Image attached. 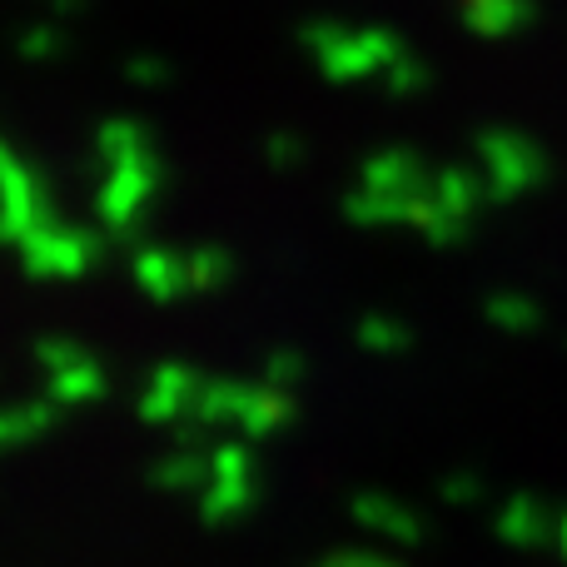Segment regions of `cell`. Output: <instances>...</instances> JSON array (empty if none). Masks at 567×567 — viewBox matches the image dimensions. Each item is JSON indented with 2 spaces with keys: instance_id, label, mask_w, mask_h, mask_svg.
I'll list each match as a JSON object with an SVG mask.
<instances>
[{
  "instance_id": "cell-17",
  "label": "cell",
  "mask_w": 567,
  "mask_h": 567,
  "mask_svg": "<svg viewBox=\"0 0 567 567\" xmlns=\"http://www.w3.org/2000/svg\"><path fill=\"white\" fill-rule=\"evenodd\" d=\"M353 339H359L369 353H383V359H389V353H403V349H409L413 333L399 323V313H363L359 329H353Z\"/></svg>"
},
{
  "instance_id": "cell-1",
  "label": "cell",
  "mask_w": 567,
  "mask_h": 567,
  "mask_svg": "<svg viewBox=\"0 0 567 567\" xmlns=\"http://www.w3.org/2000/svg\"><path fill=\"white\" fill-rule=\"evenodd\" d=\"M95 155L105 165V179H100V195H95V209L105 219V229L115 239H130L140 225V209L155 199L159 179V155L150 150L145 130L130 125V120H110L95 140Z\"/></svg>"
},
{
  "instance_id": "cell-8",
  "label": "cell",
  "mask_w": 567,
  "mask_h": 567,
  "mask_svg": "<svg viewBox=\"0 0 567 567\" xmlns=\"http://www.w3.org/2000/svg\"><path fill=\"white\" fill-rule=\"evenodd\" d=\"M558 523L563 518L543 498L518 493L498 508V538L513 543V548H548V543H558Z\"/></svg>"
},
{
  "instance_id": "cell-23",
  "label": "cell",
  "mask_w": 567,
  "mask_h": 567,
  "mask_svg": "<svg viewBox=\"0 0 567 567\" xmlns=\"http://www.w3.org/2000/svg\"><path fill=\"white\" fill-rule=\"evenodd\" d=\"M313 567H399L393 558H383V553H359V548H339V553H329L323 563H313Z\"/></svg>"
},
{
  "instance_id": "cell-20",
  "label": "cell",
  "mask_w": 567,
  "mask_h": 567,
  "mask_svg": "<svg viewBox=\"0 0 567 567\" xmlns=\"http://www.w3.org/2000/svg\"><path fill=\"white\" fill-rule=\"evenodd\" d=\"M30 353H35V363L45 373H65V369H75V363L90 359V353L80 349L75 339H65V333H45V339H35V349Z\"/></svg>"
},
{
  "instance_id": "cell-5",
  "label": "cell",
  "mask_w": 567,
  "mask_h": 567,
  "mask_svg": "<svg viewBox=\"0 0 567 567\" xmlns=\"http://www.w3.org/2000/svg\"><path fill=\"white\" fill-rule=\"evenodd\" d=\"M199 393H205V373L189 369V363H159L155 373H150L145 393H140V419L145 423H185L189 413H195Z\"/></svg>"
},
{
  "instance_id": "cell-3",
  "label": "cell",
  "mask_w": 567,
  "mask_h": 567,
  "mask_svg": "<svg viewBox=\"0 0 567 567\" xmlns=\"http://www.w3.org/2000/svg\"><path fill=\"white\" fill-rule=\"evenodd\" d=\"M478 155H483V169H488V199H518L548 179L543 150L528 135H518V130H483Z\"/></svg>"
},
{
  "instance_id": "cell-6",
  "label": "cell",
  "mask_w": 567,
  "mask_h": 567,
  "mask_svg": "<svg viewBox=\"0 0 567 567\" xmlns=\"http://www.w3.org/2000/svg\"><path fill=\"white\" fill-rule=\"evenodd\" d=\"M0 165H6V239H10V245H20L30 229H40L50 219L45 185L30 175V165L16 155V150H6V155H0Z\"/></svg>"
},
{
  "instance_id": "cell-19",
  "label": "cell",
  "mask_w": 567,
  "mask_h": 567,
  "mask_svg": "<svg viewBox=\"0 0 567 567\" xmlns=\"http://www.w3.org/2000/svg\"><path fill=\"white\" fill-rule=\"evenodd\" d=\"M468 20L478 35H513L523 25V0H473L468 6Z\"/></svg>"
},
{
  "instance_id": "cell-18",
  "label": "cell",
  "mask_w": 567,
  "mask_h": 567,
  "mask_svg": "<svg viewBox=\"0 0 567 567\" xmlns=\"http://www.w3.org/2000/svg\"><path fill=\"white\" fill-rule=\"evenodd\" d=\"M189 279H195V293L225 289V284L235 279V259H229V249H219V245L189 249Z\"/></svg>"
},
{
  "instance_id": "cell-11",
  "label": "cell",
  "mask_w": 567,
  "mask_h": 567,
  "mask_svg": "<svg viewBox=\"0 0 567 567\" xmlns=\"http://www.w3.org/2000/svg\"><path fill=\"white\" fill-rule=\"evenodd\" d=\"M289 423H293V393L275 389V383H255L249 409H245V419H239V433H245L249 443H265L289 429Z\"/></svg>"
},
{
  "instance_id": "cell-9",
  "label": "cell",
  "mask_w": 567,
  "mask_h": 567,
  "mask_svg": "<svg viewBox=\"0 0 567 567\" xmlns=\"http://www.w3.org/2000/svg\"><path fill=\"white\" fill-rule=\"evenodd\" d=\"M135 284L155 303L185 299V293H195V279H189V255H179V249H165V245H145L135 255Z\"/></svg>"
},
{
  "instance_id": "cell-21",
  "label": "cell",
  "mask_w": 567,
  "mask_h": 567,
  "mask_svg": "<svg viewBox=\"0 0 567 567\" xmlns=\"http://www.w3.org/2000/svg\"><path fill=\"white\" fill-rule=\"evenodd\" d=\"M303 369H309V363H303L299 349H275L265 359V383H275V389H289L293 393V383L303 379Z\"/></svg>"
},
{
  "instance_id": "cell-14",
  "label": "cell",
  "mask_w": 567,
  "mask_h": 567,
  "mask_svg": "<svg viewBox=\"0 0 567 567\" xmlns=\"http://www.w3.org/2000/svg\"><path fill=\"white\" fill-rule=\"evenodd\" d=\"M55 399H25L0 419V443L6 449H25V443H40L50 429H55Z\"/></svg>"
},
{
  "instance_id": "cell-15",
  "label": "cell",
  "mask_w": 567,
  "mask_h": 567,
  "mask_svg": "<svg viewBox=\"0 0 567 567\" xmlns=\"http://www.w3.org/2000/svg\"><path fill=\"white\" fill-rule=\"evenodd\" d=\"M45 399H55L60 409L100 403V399H105V373H100L95 359L75 363V369H65V373H50V393H45Z\"/></svg>"
},
{
  "instance_id": "cell-4",
  "label": "cell",
  "mask_w": 567,
  "mask_h": 567,
  "mask_svg": "<svg viewBox=\"0 0 567 567\" xmlns=\"http://www.w3.org/2000/svg\"><path fill=\"white\" fill-rule=\"evenodd\" d=\"M20 259H25L30 279H80L100 259V235L45 219L40 229H30L20 239Z\"/></svg>"
},
{
  "instance_id": "cell-16",
  "label": "cell",
  "mask_w": 567,
  "mask_h": 567,
  "mask_svg": "<svg viewBox=\"0 0 567 567\" xmlns=\"http://www.w3.org/2000/svg\"><path fill=\"white\" fill-rule=\"evenodd\" d=\"M483 313H488V323L503 333H533L543 323L538 303H533L528 293H493V299L483 303Z\"/></svg>"
},
{
  "instance_id": "cell-13",
  "label": "cell",
  "mask_w": 567,
  "mask_h": 567,
  "mask_svg": "<svg viewBox=\"0 0 567 567\" xmlns=\"http://www.w3.org/2000/svg\"><path fill=\"white\" fill-rule=\"evenodd\" d=\"M255 488H259V478H209V488L199 493V518H205L209 528L239 523L255 508Z\"/></svg>"
},
{
  "instance_id": "cell-7",
  "label": "cell",
  "mask_w": 567,
  "mask_h": 567,
  "mask_svg": "<svg viewBox=\"0 0 567 567\" xmlns=\"http://www.w3.org/2000/svg\"><path fill=\"white\" fill-rule=\"evenodd\" d=\"M349 513H353V523H363V528H373V533H383V538L403 543V548L423 543L419 513H413L409 503H399V498H389V493H379V488L353 493V498H349Z\"/></svg>"
},
{
  "instance_id": "cell-10",
  "label": "cell",
  "mask_w": 567,
  "mask_h": 567,
  "mask_svg": "<svg viewBox=\"0 0 567 567\" xmlns=\"http://www.w3.org/2000/svg\"><path fill=\"white\" fill-rule=\"evenodd\" d=\"M249 393H255V383H239V379H205V393H199L195 413H189L185 423H195V429H205V433L229 429V423L239 429V419H245V409H249Z\"/></svg>"
},
{
  "instance_id": "cell-2",
  "label": "cell",
  "mask_w": 567,
  "mask_h": 567,
  "mask_svg": "<svg viewBox=\"0 0 567 567\" xmlns=\"http://www.w3.org/2000/svg\"><path fill=\"white\" fill-rule=\"evenodd\" d=\"M433 179L413 150H383L363 165L359 185L349 195V219L363 229H389V225H413L419 229L423 209L433 199Z\"/></svg>"
},
{
  "instance_id": "cell-12",
  "label": "cell",
  "mask_w": 567,
  "mask_h": 567,
  "mask_svg": "<svg viewBox=\"0 0 567 567\" xmlns=\"http://www.w3.org/2000/svg\"><path fill=\"white\" fill-rule=\"evenodd\" d=\"M209 473H215L209 449H175V453H165L159 463H150V483L165 488V493H205Z\"/></svg>"
},
{
  "instance_id": "cell-24",
  "label": "cell",
  "mask_w": 567,
  "mask_h": 567,
  "mask_svg": "<svg viewBox=\"0 0 567 567\" xmlns=\"http://www.w3.org/2000/svg\"><path fill=\"white\" fill-rule=\"evenodd\" d=\"M269 159H275V165H293L299 145H293V140H269Z\"/></svg>"
},
{
  "instance_id": "cell-25",
  "label": "cell",
  "mask_w": 567,
  "mask_h": 567,
  "mask_svg": "<svg viewBox=\"0 0 567 567\" xmlns=\"http://www.w3.org/2000/svg\"><path fill=\"white\" fill-rule=\"evenodd\" d=\"M558 553L567 558V513H563V523H558Z\"/></svg>"
},
{
  "instance_id": "cell-22",
  "label": "cell",
  "mask_w": 567,
  "mask_h": 567,
  "mask_svg": "<svg viewBox=\"0 0 567 567\" xmlns=\"http://www.w3.org/2000/svg\"><path fill=\"white\" fill-rule=\"evenodd\" d=\"M439 493H443V503H478L483 498V478L473 468H453V473H443V483H439Z\"/></svg>"
}]
</instances>
